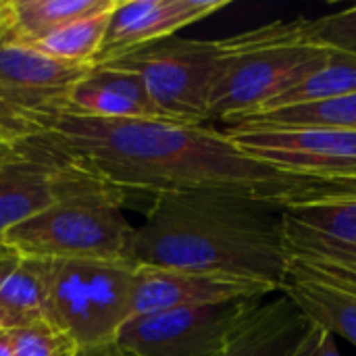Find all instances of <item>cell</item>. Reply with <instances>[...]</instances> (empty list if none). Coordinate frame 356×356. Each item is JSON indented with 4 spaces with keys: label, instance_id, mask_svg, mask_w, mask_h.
I'll return each mask as SVG.
<instances>
[{
    "label": "cell",
    "instance_id": "1",
    "mask_svg": "<svg viewBox=\"0 0 356 356\" xmlns=\"http://www.w3.org/2000/svg\"><path fill=\"white\" fill-rule=\"evenodd\" d=\"M17 148L33 163L86 173L123 194L223 190L286 204L342 188L257 161L209 125L65 113L52 127Z\"/></svg>",
    "mask_w": 356,
    "mask_h": 356
},
{
    "label": "cell",
    "instance_id": "2",
    "mask_svg": "<svg viewBox=\"0 0 356 356\" xmlns=\"http://www.w3.org/2000/svg\"><path fill=\"white\" fill-rule=\"evenodd\" d=\"M134 263L227 277L280 292L288 254L282 202L223 190L152 196L134 227Z\"/></svg>",
    "mask_w": 356,
    "mask_h": 356
},
{
    "label": "cell",
    "instance_id": "3",
    "mask_svg": "<svg viewBox=\"0 0 356 356\" xmlns=\"http://www.w3.org/2000/svg\"><path fill=\"white\" fill-rule=\"evenodd\" d=\"M52 171L54 200L13 225L0 246L46 261L134 263V225L123 215V192L67 167Z\"/></svg>",
    "mask_w": 356,
    "mask_h": 356
},
{
    "label": "cell",
    "instance_id": "4",
    "mask_svg": "<svg viewBox=\"0 0 356 356\" xmlns=\"http://www.w3.org/2000/svg\"><path fill=\"white\" fill-rule=\"evenodd\" d=\"M225 52L211 94V121L234 125L263 113L332 54L309 40V19L271 21L223 38Z\"/></svg>",
    "mask_w": 356,
    "mask_h": 356
},
{
    "label": "cell",
    "instance_id": "5",
    "mask_svg": "<svg viewBox=\"0 0 356 356\" xmlns=\"http://www.w3.org/2000/svg\"><path fill=\"white\" fill-rule=\"evenodd\" d=\"M225 52V40L165 38L98 65L138 75L163 119L181 125L211 121V94Z\"/></svg>",
    "mask_w": 356,
    "mask_h": 356
},
{
    "label": "cell",
    "instance_id": "6",
    "mask_svg": "<svg viewBox=\"0 0 356 356\" xmlns=\"http://www.w3.org/2000/svg\"><path fill=\"white\" fill-rule=\"evenodd\" d=\"M92 65L50 58L0 35V138L19 146L71 111V94Z\"/></svg>",
    "mask_w": 356,
    "mask_h": 356
},
{
    "label": "cell",
    "instance_id": "7",
    "mask_svg": "<svg viewBox=\"0 0 356 356\" xmlns=\"http://www.w3.org/2000/svg\"><path fill=\"white\" fill-rule=\"evenodd\" d=\"M242 152L284 173L323 184H356V131L336 127H252L221 129Z\"/></svg>",
    "mask_w": 356,
    "mask_h": 356
},
{
    "label": "cell",
    "instance_id": "8",
    "mask_svg": "<svg viewBox=\"0 0 356 356\" xmlns=\"http://www.w3.org/2000/svg\"><path fill=\"white\" fill-rule=\"evenodd\" d=\"M288 259L356 273V184L282 204Z\"/></svg>",
    "mask_w": 356,
    "mask_h": 356
},
{
    "label": "cell",
    "instance_id": "9",
    "mask_svg": "<svg viewBox=\"0 0 356 356\" xmlns=\"http://www.w3.org/2000/svg\"><path fill=\"white\" fill-rule=\"evenodd\" d=\"M250 300L140 315L121 327L117 344L134 356H219Z\"/></svg>",
    "mask_w": 356,
    "mask_h": 356
},
{
    "label": "cell",
    "instance_id": "10",
    "mask_svg": "<svg viewBox=\"0 0 356 356\" xmlns=\"http://www.w3.org/2000/svg\"><path fill=\"white\" fill-rule=\"evenodd\" d=\"M269 296V294H267ZM254 298L229 330L219 356H302L317 325L282 292Z\"/></svg>",
    "mask_w": 356,
    "mask_h": 356
},
{
    "label": "cell",
    "instance_id": "11",
    "mask_svg": "<svg viewBox=\"0 0 356 356\" xmlns=\"http://www.w3.org/2000/svg\"><path fill=\"white\" fill-rule=\"evenodd\" d=\"M227 4L229 0H119L111 13L104 44L94 65L171 38Z\"/></svg>",
    "mask_w": 356,
    "mask_h": 356
},
{
    "label": "cell",
    "instance_id": "12",
    "mask_svg": "<svg viewBox=\"0 0 356 356\" xmlns=\"http://www.w3.org/2000/svg\"><path fill=\"white\" fill-rule=\"evenodd\" d=\"M319 330L356 346V273L288 259L280 288Z\"/></svg>",
    "mask_w": 356,
    "mask_h": 356
},
{
    "label": "cell",
    "instance_id": "13",
    "mask_svg": "<svg viewBox=\"0 0 356 356\" xmlns=\"http://www.w3.org/2000/svg\"><path fill=\"white\" fill-rule=\"evenodd\" d=\"M267 294L273 292L227 277L138 265L131 319L140 315H152V313H165V311H177L190 307L250 300Z\"/></svg>",
    "mask_w": 356,
    "mask_h": 356
},
{
    "label": "cell",
    "instance_id": "14",
    "mask_svg": "<svg viewBox=\"0 0 356 356\" xmlns=\"http://www.w3.org/2000/svg\"><path fill=\"white\" fill-rule=\"evenodd\" d=\"M98 119L165 121L142 79L108 65H92L71 94V111Z\"/></svg>",
    "mask_w": 356,
    "mask_h": 356
},
{
    "label": "cell",
    "instance_id": "15",
    "mask_svg": "<svg viewBox=\"0 0 356 356\" xmlns=\"http://www.w3.org/2000/svg\"><path fill=\"white\" fill-rule=\"evenodd\" d=\"M106 4L108 0H0V35L31 46Z\"/></svg>",
    "mask_w": 356,
    "mask_h": 356
},
{
    "label": "cell",
    "instance_id": "16",
    "mask_svg": "<svg viewBox=\"0 0 356 356\" xmlns=\"http://www.w3.org/2000/svg\"><path fill=\"white\" fill-rule=\"evenodd\" d=\"M50 269L52 261L17 257L0 284V317L4 332L48 321Z\"/></svg>",
    "mask_w": 356,
    "mask_h": 356
},
{
    "label": "cell",
    "instance_id": "17",
    "mask_svg": "<svg viewBox=\"0 0 356 356\" xmlns=\"http://www.w3.org/2000/svg\"><path fill=\"white\" fill-rule=\"evenodd\" d=\"M54 200L52 167L29 159L0 171V240L23 219Z\"/></svg>",
    "mask_w": 356,
    "mask_h": 356
},
{
    "label": "cell",
    "instance_id": "18",
    "mask_svg": "<svg viewBox=\"0 0 356 356\" xmlns=\"http://www.w3.org/2000/svg\"><path fill=\"white\" fill-rule=\"evenodd\" d=\"M117 2L119 0H108V4L102 6L100 10L63 25L60 29L33 42L31 46L56 60L94 65L102 50L108 19Z\"/></svg>",
    "mask_w": 356,
    "mask_h": 356
},
{
    "label": "cell",
    "instance_id": "19",
    "mask_svg": "<svg viewBox=\"0 0 356 356\" xmlns=\"http://www.w3.org/2000/svg\"><path fill=\"white\" fill-rule=\"evenodd\" d=\"M350 94H356V54L332 50L330 58L317 71H313L298 86L288 90L275 102H271V106L265 111L311 104V102L332 100Z\"/></svg>",
    "mask_w": 356,
    "mask_h": 356
},
{
    "label": "cell",
    "instance_id": "20",
    "mask_svg": "<svg viewBox=\"0 0 356 356\" xmlns=\"http://www.w3.org/2000/svg\"><path fill=\"white\" fill-rule=\"evenodd\" d=\"M234 125L252 127H336L356 131V94L250 115Z\"/></svg>",
    "mask_w": 356,
    "mask_h": 356
},
{
    "label": "cell",
    "instance_id": "21",
    "mask_svg": "<svg viewBox=\"0 0 356 356\" xmlns=\"http://www.w3.org/2000/svg\"><path fill=\"white\" fill-rule=\"evenodd\" d=\"M15 356H79L77 346L48 321L6 332Z\"/></svg>",
    "mask_w": 356,
    "mask_h": 356
},
{
    "label": "cell",
    "instance_id": "22",
    "mask_svg": "<svg viewBox=\"0 0 356 356\" xmlns=\"http://www.w3.org/2000/svg\"><path fill=\"white\" fill-rule=\"evenodd\" d=\"M309 40L336 52L356 54V6L309 19Z\"/></svg>",
    "mask_w": 356,
    "mask_h": 356
},
{
    "label": "cell",
    "instance_id": "23",
    "mask_svg": "<svg viewBox=\"0 0 356 356\" xmlns=\"http://www.w3.org/2000/svg\"><path fill=\"white\" fill-rule=\"evenodd\" d=\"M302 356H340V350H338V346H336L334 336L317 327V332H315L311 344L307 346V350H305V355Z\"/></svg>",
    "mask_w": 356,
    "mask_h": 356
},
{
    "label": "cell",
    "instance_id": "24",
    "mask_svg": "<svg viewBox=\"0 0 356 356\" xmlns=\"http://www.w3.org/2000/svg\"><path fill=\"white\" fill-rule=\"evenodd\" d=\"M21 161H25V156L19 152V148L15 144H10V142L0 138V171H4L10 165L21 163Z\"/></svg>",
    "mask_w": 356,
    "mask_h": 356
},
{
    "label": "cell",
    "instance_id": "25",
    "mask_svg": "<svg viewBox=\"0 0 356 356\" xmlns=\"http://www.w3.org/2000/svg\"><path fill=\"white\" fill-rule=\"evenodd\" d=\"M15 261H17V254H13L10 250H6V248L0 246V284L6 277V273L10 271V267L15 265ZM0 332H4L2 330V317H0Z\"/></svg>",
    "mask_w": 356,
    "mask_h": 356
},
{
    "label": "cell",
    "instance_id": "26",
    "mask_svg": "<svg viewBox=\"0 0 356 356\" xmlns=\"http://www.w3.org/2000/svg\"><path fill=\"white\" fill-rule=\"evenodd\" d=\"M79 356H134V355H131V353H127V350H123V348L115 342V344H111V346H106V348H100V350H96V353L79 355Z\"/></svg>",
    "mask_w": 356,
    "mask_h": 356
},
{
    "label": "cell",
    "instance_id": "27",
    "mask_svg": "<svg viewBox=\"0 0 356 356\" xmlns=\"http://www.w3.org/2000/svg\"><path fill=\"white\" fill-rule=\"evenodd\" d=\"M0 356H15V353H13V346H10V340H8V334H6V332H0Z\"/></svg>",
    "mask_w": 356,
    "mask_h": 356
}]
</instances>
